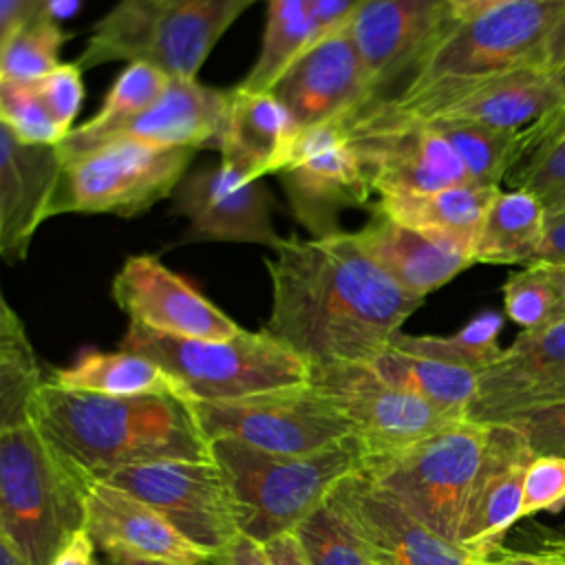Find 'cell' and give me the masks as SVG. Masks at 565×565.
Instances as JSON below:
<instances>
[{"mask_svg": "<svg viewBox=\"0 0 565 565\" xmlns=\"http://www.w3.org/2000/svg\"><path fill=\"white\" fill-rule=\"evenodd\" d=\"M267 258L271 311L265 331L309 369L373 360L424 302L404 291L353 234L282 238Z\"/></svg>", "mask_w": 565, "mask_h": 565, "instance_id": "1", "label": "cell"}, {"mask_svg": "<svg viewBox=\"0 0 565 565\" xmlns=\"http://www.w3.org/2000/svg\"><path fill=\"white\" fill-rule=\"evenodd\" d=\"M31 419L90 481L157 461L210 459L192 402L179 395H99L44 380Z\"/></svg>", "mask_w": 565, "mask_h": 565, "instance_id": "2", "label": "cell"}, {"mask_svg": "<svg viewBox=\"0 0 565 565\" xmlns=\"http://www.w3.org/2000/svg\"><path fill=\"white\" fill-rule=\"evenodd\" d=\"M88 486L33 419L0 435V534L24 565H51L84 530Z\"/></svg>", "mask_w": 565, "mask_h": 565, "instance_id": "3", "label": "cell"}, {"mask_svg": "<svg viewBox=\"0 0 565 565\" xmlns=\"http://www.w3.org/2000/svg\"><path fill=\"white\" fill-rule=\"evenodd\" d=\"M210 457L221 468L243 536L267 543L291 532L362 466V446L349 435L313 455H276L234 439H212Z\"/></svg>", "mask_w": 565, "mask_h": 565, "instance_id": "4", "label": "cell"}, {"mask_svg": "<svg viewBox=\"0 0 565 565\" xmlns=\"http://www.w3.org/2000/svg\"><path fill=\"white\" fill-rule=\"evenodd\" d=\"M121 349L157 362L190 402H225L309 382L307 362L265 329H243L225 340H196L130 322Z\"/></svg>", "mask_w": 565, "mask_h": 565, "instance_id": "5", "label": "cell"}, {"mask_svg": "<svg viewBox=\"0 0 565 565\" xmlns=\"http://www.w3.org/2000/svg\"><path fill=\"white\" fill-rule=\"evenodd\" d=\"M488 439V422L457 419L360 470L428 530L457 545L463 508Z\"/></svg>", "mask_w": 565, "mask_h": 565, "instance_id": "6", "label": "cell"}, {"mask_svg": "<svg viewBox=\"0 0 565 565\" xmlns=\"http://www.w3.org/2000/svg\"><path fill=\"white\" fill-rule=\"evenodd\" d=\"M194 152L119 139L71 157L62 161L51 216L66 212L137 216L177 190Z\"/></svg>", "mask_w": 565, "mask_h": 565, "instance_id": "7", "label": "cell"}, {"mask_svg": "<svg viewBox=\"0 0 565 565\" xmlns=\"http://www.w3.org/2000/svg\"><path fill=\"white\" fill-rule=\"evenodd\" d=\"M340 121L377 194L433 192L468 181L452 146L391 97H371Z\"/></svg>", "mask_w": 565, "mask_h": 565, "instance_id": "8", "label": "cell"}, {"mask_svg": "<svg viewBox=\"0 0 565 565\" xmlns=\"http://www.w3.org/2000/svg\"><path fill=\"white\" fill-rule=\"evenodd\" d=\"M563 15L565 0H510L459 20L406 88L521 66L545 68V44Z\"/></svg>", "mask_w": 565, "mask_h": 565, "instance_id": "9", "label": "cell"}, {"mask_svg": "<svg viewBox=\"0 0 565 565\" xmlns=\"http://www.w3.org/2000/svg\"><path fill=\"white\" fill-rule=\"evenodd\" d=\"M207 441L234 439L276 455H313L353 435L344 415L309 382L225 402H192Z\"/></svg>", "mask_w": 565, "mask_h": 565, "instance_id": "10", "label": "cell"}, {"mask_svg": "<svg viewBox=\"0 0 565 565\" xmlns=\"http://www.w3.org/2000/svg\"><path fill=\"white\" fill-rule=\"evenodd\" d=\"M99 481L148 503L207 558H216L241 534L227 481L212 457L128 466Z\"/></svg>", "mask_w": 565, "mask_h": 565, "instance_id": "11", "label": "cell"}, {"mask_svg": "<svg viewBox=\"0 0 565 565\" xmlns=\"http://www.w3.org/2000/svg\"><path fill=\"white\" fill-rule=\"evenodd\" d=\"M309 384L344 415L362 446V459L402 450L457 422L417 395L384 382L366 362L313 366Z\"/></svg>", "mask_w": 565, "mask_h": 565, "instance_id": "12", "label": "cell"}, {"mask_svg": "<svg viewBox=\"0 0 565 565\" xmlns=\"http://www.w3.org/2000/svg\"><path fill=\"white\" fill-rule=\"evenodd\" d=\"M457 24L446 0H358L344 29L375 97H384L404 77L406 88Z\"/></svg>", "mask_w": 565, "mask_h": 565, "instance_id": "13", "label": "cell"}, {"mask_svg": "<svg viewBox=\"0 0 565 565\" xmlns=\"http://www.w3.org/2000/svg\"><path fill=\"white\" fill-rule=\"evenodd\" d=\"M391 99L422 119H463L508 132H521L565 104L552 73L543 66L433 82L406 88Z\"/></svg>", "mask_w": 565, "mask_h": 565, "instance_id": "14", "label": "cell"}, {"mask_svg": "<svg viewBox=\"0 0 565 565\" xmlns=\"http://www.w3.org/2000/svg\"><path fill=\"white\" fill-rule=\"evenodd\" d=\"M278 179L296 221L311 238L342 232L340 212L364 205L373 192L369 172L340 119L302 130Z\"/></svg>", "mask_w": 565, "mask_h": 565, "instance_id": "15", "label": "cell"}, {"mask_svg": "<svg viewBox=\"0 0 565 565\" xmlns=\"http://www.w3.org/2000/svg\"><path fill=\"white\" fill-rule=\"evenodd\" d=\"M230 88H212L199 79L170 77L166 90L141 113L104 128H73L60 143L66 161L108 141H139L157 148L218 150Z\"/></svg>", "mask_w": 565, "mask_h": 565, "instance_id": "16", "label": "cell"}, {"mask_svg": "<svg viewBox=\"0 0 565 565\" xmlns=\"http://www.w3.org/2000/svg\"><path fill=\"white\" fill-rule=\"evenodd\" d=\"M329 497L360 539L369 565H488L492 561L428 530L360 468L340 479Z\"/></svg>", "mask_w": 565, "mask_h": 565, "instance_id": "17", "label": "cell"}, {"mask_svg": "<svg viewBox=\"0 0 565 565\" xmlns=\"http://www.w3.org/2000/svg\"><path fill=\"white\" fill-rule=\"evenodd\" d=\"M113 298L132 324L196 340H225L243 331L221 307L157 256H128L113 278Z\"/></svg>", "mask_w": 565, "mask_h": 565, "instance_id": "18", "label": "cell"}, {"mask_svg": "<svg viewBox=\"0 0 565 565\" xmlns=\"http://www.w3.org/2000/svg\"><path fill=\"white\" fill-rule=\"evenodd\" d=\"M172 196L174 212L190 223L188 236L271 249L282 243L271 223L269 190L260 179L247 181L221 161L185 174Z\"/></svg>", "mask_w": 565, "mask_h": 565, "instance_id": "19", "label": "cell"}, {"mask_svg": "<svg viewBox=\"0 0 565 565\" xmlns=\"http://www.w3.org/2000/svg\"><path fill=\"white\" fill-rule=\"evenodd\" d=\"M300 130L342 119L375 97L344 24L311 44L269 88Z\"/></svg>", "mask_w": 565, "mask_h": 565, "instance_id": "20", "label": "cell"}, {"mask_svg": "<svg viewBox=\"0 0 565 565\" xmlns=\"http://www.w3.org/2000/svg\"><path fill=\"white\" fill-rule=\"evenodd\" d=\"M534 457L514 428L488 422L486 448L459 525L461 550L490 561L503 547L505 532L521 519L523 479Z\"/></svg>", "mask_w": 565, "mask_h": 565, "instance_id": "21", "label": "cell"}, {"mask_svg": "<svg viewBox=\"0 0 565 565\" xmlns=\"http://www.w3.org/2000/svg\"><path fill=\"white\" fill-rule=\"evenodd\" d=\"M62 177L57 146L29 143L0 124V256L24 258L51 218Z\"/></svg>", "mask_w": 565, "mask_h": 565, "instance_id": "22", "label": "cell"}, {"mask_svg": "<svg viewBox=\"0 0 565 565\" xmlns=\"http://www.w3.org/2000/svg\"><path fill=\"white\" fill-rule=\"evenodd\" d=\"M84 530L104 554H128L183 565L210 561L157 510L106 481H90L86 490Z\"/></svg>", "mask_w": 565, "mask_h": 565, "instance_id": "23", "label": "cell"}, {"mask_svg": "<svg viewBox=\"0 0 565 565\" xmlns=\"http://www.w3.org/2000/svg\"><path fill=\"white\" fill-rule=\"evenodd\" d=\"M353 236L393 282L422 298L475 263L470 245L446 234L399 225L380 214Z\"/></svg>", "mask_w": 565, "mask_h": 565, "instance_id": "24", "label": "cell"}, {"mask_svg": "<svg viewBox=\"0 0 565 565\" xmlns=\"http://www.w3.org/2000/svg\"><path fill=\"white\" fill-rule=\"evenodd\" d=\"M300 132L289 110L269 90L256 93L234 86L221 128V163L247 181L278 174Z\"/></svg>", "mask_w": 565, "mask_h": 565, "instance_id": "25", "label": "cell"}, {"mask_svg": "<svg viewBox=\"0 0 565 565\" xmlns=\"http://www.w3.org/2000/svg\"><path fill=\"white\" fill-rule=\"evenodd\" d=\"M256 0H174L152 24L137 60L196 79L214 44Z\"/></svg>", "mask_w": 565, "mask_h": 565, "instance_id": "26", "label": "cell"}, {"mask_svg": "<svg viewBox=\"0 0 565 565\" xmlns=\"http://www.w3.org/2000/svg\"><path fill=\"white\" fill-rule=\"evenodd\" d=\"M563 373L565 320L545 329L521 331L516 340L503 349L499 360L479 373L477 395L468 408V417L479 419L499 402Z\"/></svg>", "mask_w": 565, "mask_h": 565, "instance_id": "27", "label": "cell"}, {"mask_svg": "<svg viewBox=\"0 0 565 565\" xmlns=\"http://www.w3.org/2000/svg\"><path fill=\"white\" fill-rule=\"evenodd\" d=\"M499 192V185L470 181L433 192H391L380 194L375 212L413 230L452 236L472 249L483 214Z\"/></svg>", "mask_w": 565, "mask_h": 565, "instance_id": "28", "label": "cell"}, {"mask_svg": "<svg viewBox=\"0 0 565 565\" xmlns=\"http://www.w3.org/2000/svg\"><path fill=\"white\" fill-rule=\"evenodd\" d=\"M51 382L68 391L117 395V397H128V395L185 397L183 388L168 371H163L150 358L126 351V349H119L113 353L88 351L79 355L71 366L57 369Z\"/></svg>", "mask_w": 565, "mask_h": 565, "instance_id": "29", "label": "cell"}, {"mask_svg": "<svg viewBox=\"0 0 565 565\" xmlns=\"http://www.w3.org/2000/svg\"><path fill=\"white\" fill-rule=\"evenodd\" d=\"M366 364L384 382L417 395L437 411L457 419L468 417V408L477 395L479 375L475 371L406 353L391 342Z\"/></svg>", "mask_w": 565, "mask_h": 565, "instance_id": "30", "label": "cell"}, {"mask_svg": "<svg viewBox=\"0 0 565 565\" xmlns=\"http://www.w3.org/2000/svg\"><path fill=\"white\" fill-rule=\"evenodd\" d=\"M503 181L534 194L545 212L565 210V104L516 132Z\"/></svg>", "mask_w": 565, "mask_h": 565, "instance_id": "31", "label": "cell"}, {"mask_svg": "<svg viewBox=\"0 0 565 565\" xmlns=\"http://www.w3.org/2000/svg\"><path fill=\"white\" fill-rule=\"evenodd\" d=\"M545 210L525 190L499 192L472 241V260L490 265L532 263L543 238Z\"/></svg>", "mask_w": 565, "mask_h": 565, "instance_id": "32", "label": "cell"}, {"mask_svg": "<svg viewBox=\"0 0 565 565\" xmlns=\"http://www.w3.org/2000/svg\"><path fill=\"white\" fill-rule=\"evenodd\" d=\"M318 40L320 31L307 0H267L260 51L238 86L245 90L267 93Z\"/></svg>", "mask_w": 565, "mask_h": 565, "instance_id": "33", "label": "cell"}, {"mask_svg": "<svg viewBox=\"0 0 565 565\" xmlns=\"http://www.w3.org/2000/svg\"><path fill=\"white\" fill-rule=\"evenodd\" d=\"M174 0H119L95 26L75 64L93 68L106 62H135L154 20Z\"/></svg>", "mask_w": 565, "mask_h": 565, "instance_id": "34", "label": "cell"}, {"mask_svg": "<svg viewBox=\"0 0 565 565\" xmlns=\"http://www.w3.org/2000/svg\"><path fill=\"white\" fill-rule=\"evenodd\" d=\"M501 327H503V318L499 313L483 311L452 335L395 333L391 338V344L413 355L466 366L479 375L481 371L492 366L503 353V349L499 347Z\"/></svg>", "mask_w": 565, "mask_h": 565, "instance_id": "35", "label": "cell"}, {"mask_svg": "<svg viewBox=\"0 0 565 565\" xmlns=\"http://www.w3.org/2000/svg\"><path fill=\"white\" fill-rule=\"evenodd\" d=\"M455 150L466 177L477 185H499L512 163L516 132L463 119H426Z\"/></svg>", "mask_w": 565, "mask_h": 565, "instance_id": "36", "label": "cell"}, {"mask_svg": "<svg viewBox=\"0 0 565 565\" xmlns=\"http://www.w3.org/2000/svg\"><path fill=\"white\" fill-rule=\"evenodd\" d=\"M291 536L309 565H369L360 539L331 497L305 516Z\"/></svg>", "mask_w": 565, "mask_h": 565, "instance_id": "37", "label": "cell"}, {"mask_svg": "<svg viewBox=\"0 0 565 565\" xmlns=\"http://www.w3.org/2000/svg\"><path fill=\"white\" fill-rule=\"evenodd\" d=\"M66 35L51 15H42L15 31L0 51V77L35 82L60 66Z\"/></svg>", "mask_w": 565, "mask_h": 565, "instance_id": "38", "label": "cell"}, {"mask_svg": "<svg viewBox=\"0 0 565 565\" xmlns=\"http://www.w3.org/2000/svg\"><path fill=\"white\" fill-rule=\"evenodd\" d=\"M168 82L170 75L159 66L143 60L128 62L106 93L99 110H95V115L82 126L104 128L141 113L166 90Z\"/></svg>", "mask_w": 565, "mask_h": 565, "instance_id": "39", "label": "cell"}, {"mask_svg": "<svg viewBox=\"0 0 565 565\" xmlns=\"http://www.w3.org/2000/svg\"><path fill=\"white\" fill-rule=\"evenodd\" d=\"M505 316L523 331H536L565 320L558 294L541 265H527L503 285Z\"/></svg>", "mask_w": 565, "mask_h": 565, "instance_id": "40", "label": "cell"}, {"mask_svg": "<svg viewBox=\"0 0 565 565\" xmlns=\"http://www.w3.org/2000/svg\"><path fill=\"white\" fill-rule=\"evenodd\" d=\"M42 382L31 347L0 344V435L31 419V402Z\"/></svg>", "mask_w": 565, "mask_h": 565, "instance_id": "41", "label": "cell"}, {"mask_svg": "<svg viewBox=\"0 0 565 565\" xmlns=\"http://www.w3.org/2000/svg\"><path fill=\"white\" fill-rule=\"evenodd\" d=\"M0 124L29 143L57 146L64 132L49 117L33 82L0 77Z\"/></svg>", "mask_w": 565, "mask_h": 565, "instance_id": "42", "label": "cell"}, {"mask_svg": "<svg viewBox=\"0 0 565 565\" xmlns=\"http://www.w3.org/2000/svg\"><path fill=\"white\" fill-rule=\"evenodd\" d=\"M486 422L514 428L534 455L565 457V402L499 413Z\"/></svg>", "mask_w": 565, "mask_h": 565, "instance_id": "43", "label": "cell"}, {"mask_svg": "<svg viewBox=\"0 0 565 565\" xmlns=\"http://www.w3.org/2000/svg\"><path fill=\"white\" fill-rule=\"evenodd\" d=\"M33 84L49 117L66 137L73 130V121L84 99L82 68L75 62L60 64L44 77L35 79Z\"/></svg>", "mask_w": 565, "mask_h": 565, "instance_id": "44", "label": "cell"}, {"mask_svg": "<svg viewBox=\"0 0 565 565\" xmlns=\"http://www.w3.org/2000/svg\"><path fill=\"white\" fill-rule=\"evenodd\" d=\"M565 508V457L536 455L523 479L521 516Z\"/></svg>", "mask_w": 565, "mask_h": 565, "instance_id": "45", "label": "cell"}, {"mask_svg": "<svg viewBox=\"0 0 565 565\" xmlns=\"http://www.w3.org/2000/svg\"><path fill=\"white\" fill-rule=\"evenodd\" d=\"M554 402H565V373L558 377H552L547 382H541L527 391H521L503 402H499L494 408H490L486 415H481L477 422H486L499 413L508 411H519L527 406H539V404H554Z\"/></svg>", "mask_w": 565, "mask_h": 565, "instance_id": "46", "label": "cell"}, {"mask_svg": "<svg viewBox=\"0 0 565 565\" xmlns=\"http://www.w3.org/2000/svg\"><path fill=\"white\" fill-rule=\"evenodd\" d=\"M530 265H565V210L545 212L543 238Z\"/></svg>", "mask_w": 565, "mask_h": 565, "instance_id": "47", "label": "cell"}, {"mask_svg": "<svg viewBox=\"0 0 565 565\" xmlns=\"http://www.w3.org/2000/svg\"><path fill=\"white\" fill-rule=\"evenodd\" d=\"M42 15H49L42 0H0V51L15 31Z\"/></svg>", "mask_w": 565, "mask_h": 565, "instance_id": "48", "label": "cell"}, {"mask_svg": "<svg viewBox=\"0 0 565 565\" xmlns=\"http://www.w3.org/2000/svg\"><path fill=\"white\" fill-rule=\"evenodd\" d=\"M307 2L311 7V13L316 18L320 40H322L324 35H329L331 31L340 29L347 22L358 0H307Z\"/></svg>", "mask_w": 565, "mask_h": 565, "instance_id": "49", "label": "cell"}, {"mask_svg": "<svg viewBox=\"0 0 565 565\" xmlns=\"http://www.w3.org/2000/svg\"><path fill=\"white\" fill-rule=\"evenodd\" d=\"M214 561L216 565H271L265 547L243 534H238Z\"/></svg>", "mask_w": 565, "mask_h": 565, "instance_id": "50", "label": "cell"}, {"mask_svg": "<svg viewBox=\"0 0 565 565\" xmlns=\"http://www.w3.org/2000/svg\"><path fill=\"white\" fill-rule=\"evenodd\" d=\"M51 565H102L97 561V545L86 530H79L53 558Z\"/></svg>", "mask_w": 565, "mask_h": 565, "instance_id": "51", "label": "cell"}, {"mask_svg": "<svg viewBox=\"0 0 565 565\" xmlns=\"http://www.w3.org/2000/svg\"><path fill=\"white\" fill-rule=\"evenodd\" d=\"M263 547H265V554L271 561V565H309L305 561L296 539L291 536V532L263 543Z\"/></svg>", "mask_w": 565, "mask_h": 565, "instance_id": "52", "label": "cell"}, {"mask_svg": "<svg viewBox=\"0 0 565 565\" xmlns=\"http://www.w3.org/2000/svg\"><path fill=\"white\" fill-rule=\"evenodd\" d=\"M0 335L18 342V344H29L24 324L20 322V318L15 316V311L11 309V305L7 302L2 287H0Z\"/></svg>", "mask_w": 565, "mask_h": 565, "instance_id": "53", "label": "cell"}, {"mask_svg": "<svg viewBox=\"0 0 565 565\" xmlns=\"http://www.w3.org/2000/svg\"><path fill=\"white\" fill-rule=\"evenodd\" d=\"M565 62V15L561 22L554 26L552 35L547 38L545 44V68L552 73Z\"/></svg>", "mask_w": 565, "mask_h": 565, "instance_id": "54", "label": "cell"}, {"mask_svg": "<svg viewBox=\"0 0 565 565\" xmlns=\"http://www.w3.org/2000/svg\"><path fill=\"white\" fill-rule=\"evenodd\" d=\"M492 561L497 565H554L550 563L543 554H525V552H512V550H505L501 547L499 552H494Z\"/></svg>", "mask_w": 565, "mask_h": 565, "instance_id": "55", "label": "cell"}, {"mask_svg": "<svg viewBox=\"0 0 565 565\" xmlns=\"http://www.w3.org/2000/svg\"><path fill=\"white\" fill-rule=\"evenodd\" d=\"M452 11L457 13L459 20H466L483 9H490V7H497V4H503V2H510V0H446Z\"/></svg>", "mask_w": 565, "mask_h": 565, "instance_id": "56", "label": "cell"}, {"mask_svg": "<svg viewBox=\"0 0 565 565\" xmlns=\"http://www.w3.org/2000/svg\"><path fill=\"white\" fill-rule=\"evenodd\" d=\"M110 565H183V563H170V561H154V558H139V556H128V554H106ZM192 565H216L214 558L203 561V563H192Z\"/></svg>", "mask_w": 565, "mask_h": 565, "instance_id": "57", "label": "cell"}, {"mask_svg": "<svg viewBox=\"0 0 565 565\" xmlns=\"http://www.w3.org/2000/svg\"><path fill=\"white\" fill-rule=\"evenodd\" d=\"M541 269L545 271V276L554 285V289L558 294V300L563 305V311H565V265H541Z\"/></svg>", "mask_w": 565, "mask_h": 565, "instance_id": "58", "label": "cell"}, {"mask_svg": "<svg viewBox=\"0 0 565 565\" xmlns=\"http://www.w3.org/2000/svg\"><path fill=\"white\" fill-rule=\"evenodd\" d=\"M539 554H543L550 563L554 565H565V541H558V543H552L547 547H543Z\"/></svg>", "mask_w": 565, "mask_h": 565, "instance_id": "59", "label": "cell"}, {"mask_svg": "<svg viewBox=\"0 0 565 565\" xmlns=\"http://www.w3.org/2000/svg\"><path fill=\"white\" fill-rule=\"evenodd\" d=\"M0 565H24V561L15 554V550L0 534Z\"/></svg>", "mask_w": 565, "mask_h": 565, "instance_id": "60", "label": "cell"}, {"mask_svg": "<svg viewBox=\"0 0 565 565\" xmlns=\"http://www.w3.org/2000/svg\"><path fill=\"white\" fill-rule=\"evenodd\" d=\"M552 77H554L556 86L561 88V93H563V97H565V62H563L556 71H552Z\"/></svg>", "mask_w": 565, "mask_h": 565, "instance_id": "61", "label": "cell"}, {"mask_svg": "<svg viewBox=\"0 0 565 565\" xmlns=\"http://www.w3.org/2000/svg\"><path fill=\"white\" fill-rule=\"evenodd\" d=\"M0 344H18V342H13V340H9V338L0 335ZM18 347H31V344H18Z\"/></svg>", "mask_w": 565, "mask_h": 565, "instance_id": "62", "label": "cell"}, {"mask_svg": "<svg viewBox=\"0 0 565 565\" xmlns=\"http://www.w3.org/2000/svg\"><path fill=\"white\" fill-rule=\"evenodd\" d=\"M42 2H44V7H46V9H51V4H53V0H42Z\"/></svg>", "mask_w": 565, "mask_h": 565, "instance_id": "63", "label": "cell"}, {"mask_svg": "<svg viewBox=\"0 0 565 565\" xmlns=\"http://www.w3.org/2000/svg\"><path fill=\"white\" fill-rule=\"evenodd\" d=\"M488 565H497V563H494V561H490V563H488Z\"/></svg>", "mask_w": 565, "mask_h": 565, "instance_id": "64", "label": "cell"}]
</instances>
